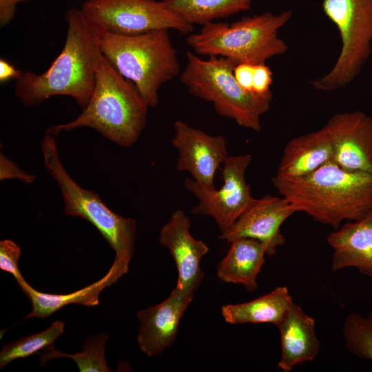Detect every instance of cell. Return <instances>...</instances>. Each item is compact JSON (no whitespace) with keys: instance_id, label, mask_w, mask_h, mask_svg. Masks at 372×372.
Instances as JSON below:
<instances>
[{"instance_id":"1","label":"cell","mask_w":372,"mask_h":372,"mask_svg":"<svg viewBox=\"0 0 372 372\" xmlns=\"http://www.w3.org/2000/svg\"><path fill=\"white\" fill-rule=\"evenodd\" d=\"M66 21L63 48L50 66L41 74L23 72L17 80L15 94L26 106L64 95L72 97L83 109L91 98L103 56L101 31L87 20L81 8L69 9Z\"/></svg>"},{"instance_id":"2","label":"cell","mask_w":372,"mask_h":372,"mask_svg":"<svg viewBox=\"0 0 372 372\" xmlns=\"http://www.w3.org/2000/svg\"><path fill=\"white\" fill-rule=\"evenodd\" d=\"M271 180L297 212L334 229L372 211V174L347 170L333 161L301 177Z\"/></svg>"},{"instance_id":"3","label":"cell","mask_w":372,"mask_h":372,"mask_svg":"<svg viewBox=\"0 0 372 372\" xmlns=\"http://www.w3.org/2000/svg\"><path fill=\"white\" fill-rule=\"evenodd\" d=\"M149 107L134 84L103 54L87 105L75 119L52 125L46 133L55 136L63 132L90 127L115 144L130 147L146 125Z\"/></svg>"},{"instance_id":"4","label":"cell","mask_w":372,"mask_h":372,"mask_svg":"<svg viewBox=\"0 0 372 372\" xmlns=\"http://www.w3.org/2000/svg\"><path fill=\"white\" fill-rule=\"evenodd\" d=\"M169 30L159 29L134 35L101 31L103 56L131 81L149 107L158 104L161 85L179 74L177 52Z\"/></svg>"},{"instance_id":"5","label":"cell","mask_w":372,"mask_h":372,"mask_svg":"<svg viewBox=\"0 0 372 372\" xmlns=\"http://www.w3.org/2000/svg\"><path fill=\"white\" fill-rule=\"evenodd\" d=\"M291 16L289 10L278 14L266 12L245 17L231 24L211 22L198 33L189 34L186 42L198 55L223 56L236 65L265 63L287 52L288 45L278 32Z\"/></svg>"},{"instance_id":"6","label":"cell","mask_w":372,"mask_h":372,"mask_svg":"<svg viewBox=\"0 0 372 372\" xmlns=\"http://www.w3.org/2000/svg\"><path fill=\"white\" fill-rule=\"evenodd\" d=\"M236 66L234 61L223 56L203 59L189 51L180 80L189 94L211 103L218 114L260 132L261 116L269 109L272 92L258 94L245 90L234 76Z\"/></svg>"},{"instance_id":"7","label":"cell","mask_w":372,"mask_h":372,"mask_svg":"<svg viewBox=\"0 0 372 372\" xmlns=\"http://www.w3.org/2000/svg\"><path fill=\"white\" fill-rule=\"evenodd\" d=\"M43 165L57 183L64 203V212L90 223L115 252L114 263L125 275L133 255L136 223L112 211L100 196L80 186L68 174L59 154L54 136L46 133L41 141Z\"/></svg>"},{"instance_id":"8","label":"cell","mask_w":372,"mask_h":372,"mask_svg":"<svg viewBox=\"0 0 372 372\" xmlns=\"http://www.w3.org/2000/svg\"><path fill=\"white\" fill-rule=\"evenodd\" d=\"M322 7L337 26L342 46L331 70L312 85L333 91L352 82L372 53V0H323Z\"/></svg>"},{"instance_id":"9","label":"cell","mask_w":372,"mask_h":372,"mask_svg":"<svg viewBox=\"0 0 372 372\" xmlns=\"http://www.w3.org/2000/svg\"><path fill=\"white\" fill-rule=\"evenodd\" d=\"M81 10L101 31L134 35L159 29L175 30L183 34L194 25L156 0H86Z\"/></svg>"},{"instance_id":"10","label":"cell","mask_w":372,"mask_h":372,"mask_svg":"<svg viewBox=\"0 0 372 372\" xmlns=\"http://www.w3.org/2000/svg\"><path fill=\"white\" fill-rule=\"evenodd\" d=\"M251 161L249 154L228 156L223 164V185L218 189H206L192 178H186L185 188L198 199L192 213L211 217L220 232L231 226L254 199L245 179Z\"/></svg>"},{"instance_id":"11","label":"cell","mask_w":372,"mask_h":372,"mask_svg":"<svg viewBox=\"0 0 372 372\" xmlns=\"http://www.w3.org/2000/svg\"><path fill=\"white\" fill-rule=\"evenodd\" d=\"M172 143L177 150L176 169L187 172L206 189H214L217 169L228 157L227 142L223 136L211 135L182 120L174 124Z\"/></svg>"},{"instance_id":"12","label":"cell","mask_w":372,"mask_h":372,"mask_svg":"<svg viewBox=\"0 0 372 372\" xmlns=\"http://www.w3.org/2000/svg\"><path fill=\"white\" fill-rule=\"evenodd\" d=\"M297 212L286 198L265 195L255 198L247 209L219 238L228 242L240 238L261 242L267 248V255L276 254L278 247L285 242L280 227L283 223Z\"/></svg>"},{"instance_id":"13","label":"cell","mask_w":372,"mask_h":372,"mask_svg":"<svg viewBox=\"0 0 372 372\" xmlns=\"http://www.w3.org/2000/svg\"><path fill=\"white\" fill-rule=\"evenodd\" d=\"M324 126L333 143L332 161L347 170L372 174V118L360 111L337 113Z\"/></svg>"},{"instance_id":"14","label":"cell","mask_w":372,"mask_h":372,"mask_svg":"<svg viewBox=\"0 0 372 372\" xmlns=\"http://www.w3.org/2000/svg\"><path fill=\"white\" fill-rule=\"evenodd\" d=\"M191 222L180 209L174 211L160 231L159 242L172 255L178 271L176 287L194 293L203 278L200 264L208 246L190 234Z\"/></svg>"},{"instance_id":"15","label":"cell","mask_w":372,"mask_h":372,"mask_svg":"<svg viewBox=\"0 0 372 372\" xmlns=\"http://www.w3.org/2000/svg\"><path fill=\"white\" fill-rule=\"evenodd\" d=\"M193 296L176 286L162 302L138 311L140 328L137 340L143 353L152 357L171 346Z\"/></svg>"},{"instance_id":"16","label":"cell","mask_w":372,"mask_h":372,"mask_svg":"<svg viewBox=\"0 0 372 372\" xmlns=\"http://www.w3.org/2000/svg\"><path fill=\"white\" fill-rule=\"evenodd\" d=\"M327 242L333 251V271L354 267L372 277V211L340 226L329 234Z\"/></svg>"},{"instance_id":"17","label":"cell","mask_w":372,"mask_h":372,"mask_svg":"<svg viewBox=\"0 0 372 372\" xmlns=\"http://www.w3.org/2000/svg\"><path fill=\"white\" fill-rule=\"evenodd\" d=\"M315 320L292 304L278 327L281 357L278 366L284 372L315 359L320 350V340L315 330Z\"/></svg>"},{"instance_id":"18","label":"cell","mask_w":372,"mask_h":372,"mask_svg":"<svg viewBox=\"0 0 372 372\" xmlns=\"http://www.w3.org/2000/svg\"><path fill=\"white\" fill-rule=\"evenodd\" d=\"M333 143L326 127L289 141L275 177L294 178L309 174L333 160Z\"/></svg>"},{"instance_id":"19","label":"cell","mask_w":372,"mask_h":372,"mask_svg":"<svg viewBox=\"0 0 372 372\" xmlns=\"http://www.w3.org/2000/svg\"><path fill=\"white\" fill-rule=\"evenodd\" d=\"M229 243L226 256L218 265V277L225 282L242 285L249 291H254L258 287L257 276L265 262L266 247L248 238Z\"/></svg>"},{"instance_id":"20","label":"cell","mask_w":372,"mask_h":372,"mask_svg":"<svg viewBox=\"0 0 372 372\" xmlns=\"http://www.w3.org/2000/svg\"><path fill=\"white\" fill-rule=\"evenodd\" d=\"M123 275L113 263L107 273L96 282L67 294H51L39 291L26 281L19 284L24 294L32 303V311L25 319L29 318H45L70 304H78L86 307L99 304L100 293L107 287L115 283Z\"/></svg>"},{"instance_id":"21","label":"cell","mask_w":372,"mask_h":372,"mask_svg":"<svg viewBox=\"0 0 372 372\" xmlns=\"http://www.w3.org/2000/svg\"><path fill=\"white\" fill-rule=\"evenodd\" d=\"M293 303L287 287H278L253 300L223 305L225 321L229 324L271 323L278 326Z\"/></svg>"},{"instance_id":"22","label":"cell","mask_w":372,"mask_h":372,"mask_svg":"<svg viewBox=\"0 0 372 372\" xmlns=\"http://www.w3.org/2000/svg\"><path fill=\"white\" fill-rule=\"evenodd\" d=\"M254 0H162L170 10L188 23L205 25L249 10Z\"/></svg>"},{"instance_id":"23","label":"cell","mask_w":372,"mask_h":372,"mask_svg":"<svg viewBox=\"0 0 372 372\" xmlns=\"http://www.w3.org/2000/svg\"><path fill=\"white\" fill-rule=\"evenodd\" d=\"M65 323L56 320L45 330L6 344L0 352V368L16 359L50 351L56 340L64 332Z\"/></svg>"},{"instance_id":"24","label":"cell","mask_w":372,"mask_h":372,"mask_svg":"<svg viewBox=\"0 0 372 372\" xmlns=\"http://www.w3.org/2000/svg\"><path fill=\"white\" fill-rule=\"evenodd\" d=\"M108 335L105 333L89 337L83 344V351L68 354L53 349L41 353L39 364L43 366L50 359L66 357L73 360L81 372L110 371L105 357V342Z\"/></svg>"},{"instance_id":"25","label":"cell","mask_w":372,"mask_h":372,"mask_svg":"<svg viewBox=\"0 0 372 372\" xmlns=\"http://www.w3.org/2000/svg\"><path fill=\"white\" fill-rule=\"evenodd\" d=\"M343 335L346 347L352 354L372 360V313L363 317L350 313L345 319Z\"/></svg>"},{"instance_id":"26","label":"cell","mask_w":372,"mask_h":372,"mask_svg":"<svg viewBox=\"0 0 372 372\" xmlns=\"http://www.w3.org/2000/svg\"><path fill=\"white\" fill-rule=\"evenodd\" d=\"M21 247L14 241L6 239L0 241V269L10 273L18 285L25 282L18 265Z\"/></svg>"},{"instance_id":"27","label":"cell","mask_w":372,"mask_h":372,"mask_svg":"<svg viewBox=\"0 0 372 372\" xmlns=\"http://www.w3.org/2000/svg\"><path fill=\"white\" fill-rule=\"evenodd\" d=\"M12 178L18 179L26 184H31L34 182L36 176L25 172L17 163L1 153L0 180H5Z\"/></svg>"},{"instance_id":"28","label":"cell","mask_w":372,"mask_h":372,"mask_svg":"<svg viewBox=\"0 0 372 372\" xmlns=\"http://www.w3.org/2000/svg\"><path fill=\"white\" fill-rule=\"evenodd\" d=\"M272 83V72L265 63L254 65L253 76V92L265 94L270 92Z\"/></svg>"},{"instance_id":"29","label":"cell","mask_w":372,"mask_h":372,"mask_svg":"<svg viewBox=\"0 0 372 372\" xmlns=\"http://www.w3.org/2000/svg\"><path fill=\"white\" fill-rule=\"evenodd\" d=\"M254 70V65L247 63L238 64L234 70V74L238 84L245 90L250 92H253Z\"/></svg>"},{"instance_id":"30","label":"cell","mask_w":372,"mask_h":372,"mask_svg":"<svg viewBox=\"0 0 372 372\" xmlns=\"http://www.w3.org/2000/svg\"><path fill=\"white\" fill-rule=\"evenodd\" d=\"M30 0H0V25L4 27L14 17L17 5Z\"/></svg>"},{"instance_id":"31","label":"cell","mask_w":372,"mask_h":372,"mask_svg":"<svg viewBox=\"0 0 372 372\" xmlns=\"http://www.w3.org/2000/svg\"><path fill=\"white\" fill-rule=\"evenodd\" d=\"M23 71L16 68L8 61L0 59V82L5 83L10 79H19Z\"/></svg>"}]
</instances>
